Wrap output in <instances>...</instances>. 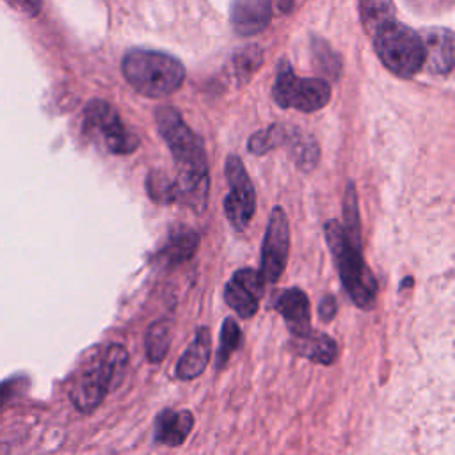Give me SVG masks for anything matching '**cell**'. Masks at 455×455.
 Here are the masks:
<instances>
[{
	"instance_id": "6",
	"label": "cell",
	"mask_w": 455,
	"mask_h": 455,
	"mask_svg": "<svg viewBox=\"0 0 455 455\" xmlns=\"http://www.w3.org/2000/svg\"><path fill=\"white\" fill-rule=\"evenodd\" d=\"M272 96L283 108L315 112L327 105L331 98V85L323 78L297 76L288 60H281L272 87Z\"/></svg>"
},
{
	"instance_id": "27",
	"label": "cell",
	"mask_w": 455,
	"mask_h": 455,
	"mask_svg": "<svg viewBox=\"0 0 455 455\" xmlns=\"http://www.w3.org/2000/svg\"><path fill=\"white\" fill-rule=\"evenodd\" d=\"M18 9L27 12L28 16H36L41 11V0H11Z\"/></svg>"
},
{
	"instance_id": "25",
	"label": "cell",
	"mask_w": 455,
	"mask_h": 455,
	"mask_svg": "<svg viewBox=\"0 0 455 455\" xmlns=\"http://www.w3.org/2000/svg\"><path fill=\"white\" fill-rule=\"evenodd\" d=\"M23 382H27L23 377H12L0 384V411L23 389Z\"/></svg>"
},
{
	"instance_id": "17",
	"label": "cell",
	"mask_w": 455,
	"mask_h": 455,
	"mask_svg": "<svg viewBox=\"0 0 455 455\" xmlns=\"http://www.w3.org/2000/svg\"><path fill=\"white\" fill-rule=\"evenodd\" d=\"M283 146L288 148L290 156L293 158L295 165L300 171L309 172L316 167L318 158H320V149H318V144L313 137L306 135L304 132H300L293 126H286Z\"/></svg>"
},
{
	"instance_id": "5",
	"label": "cell",
	"mask_w": 455,
	"mask_h": 455,
	"mask_svg": "<svg viewBox=\"0 0 455 455\" xmlns=\"http://www.w3.org/2000/svg\"><path fill=\"white\" fill-rule=\"evenodd\" d=\"M373 46L382 64L402 78L416 75L425 59L423 43L412 28L391 21L373 34Z\"/></svg>"
},
{
	"instance_id": "16",
	"label": "cell",
	"mask_w": 455,
	"mask_h": 455,
	"mask_svg": "<svg viewBox=\"0 0 455 455\" xmlns=\"http://www.w3.org/2000/svg\"><path fill=\"white\" fill-rule=\"evenodd\" d=\"M291 348L297 355L306 357L313 363L329 366L338 359V343L325 332L307 331L300 336H291Z\"/></svg>"
},
{
	"instance_id": "19",
	"label": "cell",
	"mask_w": 455,
	"mask_h": 455,
	"mask_svg": "<svg viewBox=\"0 0 455 455\" xmlns=\"http://www.w3.org/2000/svg\"><path fill=\"white\" fill-rule=\"evenodd\" d=\"M224 300L240 318H252L258 311V297L231 277L224 286Z\"/></svg>"
},
{
	"instance_id": "2",
	"label": "cell",
	"mask_w": 455,
	"mask_h": 455,
	"mask_svg": "<svg viewBox=\"0 0 455 455\" xmlns=\"http://www.w3.org/2000/svg\"><path fill=\"white\" fill-rule=\"evenodd\" d=\"M323 235L350 300L361 309H371L377 299V279L363 258L361 238L348 235L336 219L325 220Z\"/></svg>"
},
{
	"instance_id": "14",
	"label": "cell",
	"mask_w": 455,
	"mask_h": 455,
	"mask_svg": "<svg viewBox=\"0 0 455 455\" xmlns=\"http://www.w3.org/2000/svg\"><path fill=\"white\" fill-rule=\"evenodd\" d=\"M275 311L283 316L291 336H300L311 331L309 299L300 288L284 290L275 300Z\"/></svg>"
},
{
	"instance_id": "8",
	"label": "cell",
	"mask_w": 455,
	"mask_h": 455,
	"mask_svg": "<svg viewBox=\"0 0 455 455\" xmlns=\"http://www.w3.org/2000/svg\"><path fill=\"white\" fill-rule=\"evenodd\" d=\"M85 128L101 135L105 146L114 155H128L139 148V139L121 123L116 110L103 100H92L85 110Z\"/></svg>"
},
{
	"instance_id": "18",
	"label": "cell",
	"mask_w": 455,
	"mask_h": 455,
	"mask_svg": "<svg viewBox=\"0 0 455 455\" xmlns=\"http://www.w3.org/2000/svg\"><path fill=\"white\" fill-rule=\"evenodd\" d=\"M171 345V322L167 318L155 320L144 338V347H146V357L149 363L158 364L164 361L167 355Z\"/></svg>"
},
{
	"instance_id": "9",
	"label": "cell",
	"mask_w": 455,
	"mask_h": 455,
	"mask_svg": "<svg viewBox=\"0 0 455 455\" xmlns=\"http://www.w3.org/2000/svg\"><path fill=\"white\" fill-rule=\"evenodd\" d=\"M288 252H290V224L286 212L281 206H274L263 243H261V265H259V274L265 279V283H275L288 261Z\"/></svg>"
},
{
	"instance_id": "7",
	"label": "cell",
	"mask_w": 455,
	"mask_h": 455,
	"mask_svg": "<svg viewBox=\"0 0 455 455\" xmlns=\"http://www.w3.org/2000/svg\"><path fill=\"white\" fill-rule=\"evenodd\" d=\"M226 180L229 192L224 197V213L236 231H243L256 212V192L252 181L236 155L226 158Z\"/></svg>"
},
{
	"instance_id": "20",
	"label": "cell",
	"mask_w": 455,
	"mask_h": 455,
	"mask_svg": "<svg viewBox=\"0 0 455 455\" xmlns=\"http://www.w3.org/2000/svg\"><path fill=\"white\" fill-rule=\"evenodd\" d=\"M242 345V331L233 318H226L220 325V334H219V348L215 352V368L222 370L231 355L238 350Z\"/></svg>"
},
{
	"instance_id": "1",
	"label": "cell",
	"mask_w": 455,
	"mask_h": 455,
	"mask_svg": "<svg viewBox=\"0 0 455 455\" xmlns=\"http://www.w3.org/2000/svg\"><path fill=\"white\" fill-rule=\"evenodd\" d=\"M155 119L158 132L167 142L178 169L174 180L176 203L192 208L196 213H201L206 206L210 187L208 162L203 142L171 107L156 108Z\"/></svg>"
},
{
	"instance_id": "13",
	"label": "cell",
	"mask_w": 455,
	"mask_h": 455,
	"mask_svg": "<svg viewBox=\"0 0 455 455\" xmlns=\"http://www.w3.org/2000/svg\"><path fill=\"white\" fill-rule=\"evenodd\" d=\"M199 233L188 226L172 228L167 235V240L156 252V261L167 268H174L181 263H187L199 247Z\"/></svg>"
},
{
	"instance_id": "26",
	"label": "cell",
	"mask_w": 455,
	"mask_h": 455,
	"mask_svg": "<svg viewBox=\"0 0 455 455\" xmlns=\"http://www.w3.org/2000/svg\"><path fill=\"white\" fill-rule=\"evenodd\" d=\"M338 313V302L336 297L327 293L322 297V300L318 302V316L322 322H331Z\"/></svg>"
},
{
	"instance_id": "21",
	"label": "cell",
	"mask_w": 455,
	"mask_h": 455,
	"mask_svg": "<svg viewBox=\"0 0 455 455\" xmlns=\"http://www.w3.org/2000/svg\"><path fill=\"white\" fill-rule=\"evenodd\" d=\"M391 0H361V16L368 34H375L380 27L395 21Z\"/></svg>"
},
{
	"instance_id": "15",
	"label": "cell",
	"mask_w": 455,
	"mask_h": 455,
	"mask_svg": "<svg viewBox=\"0 0 455 455\" xmlns=\"http://www.w3.org/2000/svg\"><path fill=\"white\" fill-rule=\"evenodd\" d=\"M194 414L188 409H164L155 418V443L181 446L194 428Z\"/></svg>"
},
{
	"instance_id": "3",
	"label": "cell",
	"mask_w": 455,
	"mask_h": 455,
	"mask_svg": "<svg viewBox=\"0 0 455 455\" xmlns=\"http://www.w3.org/2000/svg\"><path fill=\"white\" fill-rule=\"evenodd\" d=\"M124 80L142 96L164 98L180 89L185 78V68L164 52L133 48L121 64Z\"/></svg>"
},
{
	"instance_id": "24",
	"label": "cell",
	"mask_w": 455,
	"mask_h": 455,
	"mask_svg": "<svg viewBox=\"0 0 455 455\" xmlns=\"http://www.w3.org/2000/svg\"><path fill=\"white\" fill-rule=\"evenodd\" d=\"M235 64H236V73L240 76L242 82L249 80V76L259 68L261 64V50L258 46H249L243 48L242 52L236 53L235 57Z\"/></svg>"
},
{
	"instance_id": "12",
	"label": "cell",
	"mask_w": 455,
	"mask_h": 455,
	"mask_svg": "<svg viewBox=\"0 0 455 455\" xmlns=\"http://www.w3.org/2000/svg\"><path fill=\"white\" fill-rule=\"evenodd\" d=\"M212 357V334L208 327H197L194 339L190 341V345L185 348V352L180 355L176 368H174V375L180 380H192L196 377H199Z\"/></svg>"
},
{
	"instance_id": "23",
	"label": "cell",
	"mask_w": 455,
	"mask_h": 455,
	"mask_svg": "<svg viewBox=\"0 0 455 455\" xmlns=\"http://www.w3.org/2000/svg\"><path fill=\"white\" fill-rule=\"evenodd\" d=\"M284 130H286V126H283V124H272L261 132L252 133V137L249 139V144H247L249 151L252 155H265L270 149L283 146Z\"/></svg>"
},
{
	"instance_id": "22",
	"label": "cell",
	"mask_w": 455,
	"mask_h": 455,
	"mask_svg": "<svg viewBox=\"0 0 455 455\" xmlns=\"http://www.w3.org/2000/svg\"><path fill=\"white\" fill-rule=\"evenodd\" d=\"M148 196L151 201L158 204H172L176 203V185L174 180H171L167 174L160 171H153L146 180Z\"/></svg>"
},
{
	"instance_id": "10",
	"label": "cell",
	"mask_w": 455,
	"mask_h": 455,
	"mask_svg": "<svg viewBox=\"0 0 455 455\" xmlns=\"http://www.w3.org/2000/svg\"><path fill=\"white\" fill-rule=\"evenodd\" d=\"M229 20L236 34L254 36L267 28L272 20L270 0H233Z\"/></svg>"
},
{
	"instance_id": "4",
	"label": "cell",
	"mask_w": 455,
	"mask_h": 455,
	"mask_svg": "<svg viewBox=\"0 0 455 455\" xmlns=\"http://www.w3.org/2000/svg\"><path fill=\"white\" fill-rule=\"evenodd\" d=\"M128 368V352L121 343H110L98 359L87 366L71 387L69 398L76 411L91 414L105 396L124 379Z\"/></svg>"
},
{
	"instance_id": "11",
	"label": "cell",
	"mask_w": 455,
	"mask_h": 455,
	"mask_svg": "<svg viewBox=\"0 0 455 455\" xmlns=\"http://www.w3.org/2000/svg\"><path fill=\"white\" fill-rule=\"evenodd\" d=\"M425 59L423 66L430 73H450L453 68V32L448 28H430L425 30L421 36Z\"/></svg>"
}]
</instances>
